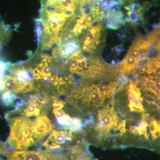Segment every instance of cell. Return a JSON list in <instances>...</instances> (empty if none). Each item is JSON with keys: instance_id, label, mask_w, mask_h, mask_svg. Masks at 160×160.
<instances>
[{"instance_id": "6da1fadb", "label": "cell", "mask_w": 160, "mask_h": 160, "mask_svg": "<svg viewBox=\"0 0 160 160\" xmlns=\"http://www.w3.org/2000/svg\"><path fill=\"white\" fill-rule=\"evenodd\" d=\"M96 124L106 149L134 147L160 153V89L149 79L124 81L98 110Z\"/></svg>"}, {"instance_id": "52a82bcc", "label": "cell", "mask_w": 160, "mask_h": 160, "mask_svg": "<svg viewBox=\"0 0 160 160\" xmlns=\"http://www.w3.org/2000/svg\"><path fill=\"white\" fill-rule=\"evenodd\" d=\"M10 26L0 21V51L9 41L11 35Z\"/></svg>"}, {"instance_id": "7a4b0ae2", "label": "cell", "mask_w": 160, "mask_h": 160, "mask_svg": "<svg viewBox=\"0 0 160 160\" xmlns=\"http://www.w3.org/2000/svg\"><path fill=\"white\" fill-rule=\"evenodd\" d=\"M5 118L10 128L9 138L4 143L7 150L25 151L41 146L36 134L35 117H25L9 111L6 112Z\"/></svg>"}, {"instance_id": "9c48e42d", "label": "cell", "mask_w": 160, "mask_h": 160, "mask_svg": "<svg viewBox=\"0 0 160 160\" xmlns=\"http://www.w3.org/2000/svg\"><path fill=\"white\" fill-rule=\"evenodd\" d=\"M142 78H147V79H149V78H148V77H146V76H142V77H141V79H142ZM150 81H151V80H150Z\"/></svg>"}, {"instance_id": "3957f363", "label": "cell", "mask_w": 160, "mask_h": 160, "mask_svg": "<svg viewBox=\"0 0 160 160\" xmlns=\"http://www.w3.org/2000/svg\"><path fill=\"white\" fill-rule=\"evenodd\" d=\"M84 138L83 132L76 133L66 129H54L38 148L52 151H64Z\"/></svg>"}, {"instance_id": "277c9868", "label": "cell", "mask_w": 160, "mask_h": 160, "mask_svg": "<svg viewBox=\"0 0 160 160\" xmlns=\"http://www.w3.org/2000/svg\"><path fill=\"white\" fill-rule=\"evenodd\" d=\"M102 28V24L100 23L85 31V34L80 41L83 51L90 52L94 51L99 44Z\"/></svg>"}, {"instance_id": "5b68a950", "label": "cell", "mask_w": 160, "mask_h": 160, "mask_svg": "<svg viewBox=\"0 0 160 160\" xmlns=\"http://www.w3.org/2000/svg\"><path fill=\"white\" fill-rule=\"evenodd\" d=\"M139 61L129 55H126L120 64L119 71L123 74H133L138 68Z\"/></svg>"}, {"instance_id": "30bf717a", "label": "cell", "mask_w": 160, "mask_h": 160, "mask_svg": "<svg viewBox=\"0 0 160 160\" xmlns=\"http://www.w3.org/2000/svg\"><path fill=\"white\" fill-rule=\"evenodd\" d=\"M159 62V65L160 66V62Z\"/></svg>"}, {"instance_id": "ba28073f", "label": "cell", "mask_w": 160, "mask_h": 160, "mask_svg": "<svg viewBox=\"0 0 160 160\" xmlns=\"http://www.w3.org/2000/svg\"><path fill=\"white\" fill-rule=\"evenodd\" d=\"M71 160H95L94 158L89 156H77L72 157L71 158Z\"/></svg>"}, {"instance_id": "8992f818", "label": "cell", "mask_w": 160, "mask_h": 160, "mask_svg": "<svg viewBox=\"0 0 160 160\" xmlns=\"http://www.w3.org/2000/svg\"><path fill=\"white\" fill-rule=\"evenodd\" d=\"M145 6H140L139 4H132L127 7L126 9L128 10L127 12L128 17L127 21L132 23L138 22L142 16L143 11L145 9Z\"/></svg>"}]
</instances>
